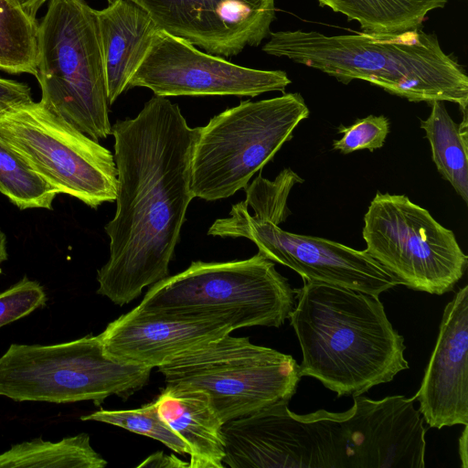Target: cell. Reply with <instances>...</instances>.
I'll use <instances>...</instances> for the list:
<instances>
[{"mask_svg":"<svg viewBox=\"0 0 468 468\" xmlns=\"http://www.w3.org/2000/svg\"><path fill=\"white\" fill-rule=\"evenodd\" d=\"M200 127L176 103L154 95L134 118L112 127L118 188L104 229L110 257L97 272V292L117 305L166 278L189 203L192 158Z\"/></svg>","mask_w":468,"mask_h":468,"instance_id":"obj_1","label":"cell"},{"mask_svg":"<svg viewBox=\"0 0 468 468\" xmlns=\"http://www.w3.org/2000/svg\"><path fill=\"white\" fill-rule=\"evenodd\" d=\"M293 291L298 303L288 319L302 349V377L354 397L410 367L404 337L378 296L314 281Z\"/></svg>","mask_w":468,"mask_h":468,"instance_id":"obj_2","label":"cell"},{"mask_svg":"<svg viewBox=\"0 0 468 468\" xmlns=\"http://www.w3.org/2000/svg\"><path fill=\"white\" fill-rule=\"evenodd\" d=\"M269 36L265 53L319 69L344 84L366 80L412 102L450 101L467 111L465 69L421 27L338 36L298 29Z\"/></svg>","mask_w":468,"mask_h":468,"instance_id":"obj_3","label":"cell"},{"mask_svg":"<svg viewBox=\"0 0 468 468\" xmlns=\"http://www.w3.org/2000/svg\"><path fill=\"white\" fill-rule=\"evenodd\" d=\"M37 50L40 102L96 141L111 135L96 10L84 0H49Z\"/></svg>","mask_w":468,"mask_h":468,"instance_id":"obj_4","label":"cell"},{"mask_svg":"<svg viewBox=\"0 0 468 468\" xmlns=\"http://www.w3.org/2000/svg\"><path fill=\"white\" fill-rule=\"evenodd\" d=\"M296 305L293 289L261 252L240 261H193L153 284L134 310L180 317H227L239 326L280 327Z\"/></svg>","mask_w":468,"mask_h":468,"instance_id":"obj_5","label":"cell"},{"mask_svg":"<svg viewBox=\"0 0 468 468\" xmlns=\"http://www.w3.org/2000/svg\"><path fill=\"white\" fill-rule=\"evenodd\" d=\"M309 113L300 93H285L242 101L211 118L199 128L194 147V197L216 201L245 188Z\"/></svg>","mask_w":468,"mask_h":468,"instance_id":"obj_6","label":"cell"},{"mask_svg":"<svg viewBox=\"0 0 468 468\" xmlns=\"http://www.w3.org/2000/svg\"><path fill=\"white\" fill-rule=\"evenodd\" d=\"M152 369L112 358L99 335L54 345L12 344L0 356V396L99 405L111 396L128 398L144 388Z\"/></svg>","mask_w":468,"mask_h":468,"instance_id":"obj_7","label":"cell"},{"mask_svg":"<svg viewBox=\"0 0 468 468\" xmlns=\"http://www.w3.org/2000/svg\"><path fill=\"white\" fill-rule=\"evenodd\" d=\"M166 385L207 394L224 423L290 401L302 378L290 355L227 334L158 367Z\"/></svg>","mask_w":468,"mask_h":468,"instance_id":"obj_8","label":"cell"},{"mask_svg":"<svg viewBox=\"0 0 468 468\" xmlns=\"http://www.w3.org/2000/svg\"><path fill=\"white\" fill-rule=\"evenodd\" d=\"M0 140L58 194L91 208L115 201L118 179L112 152L40 101L0 113Z\"/></svg>","mask_w":468,"mask_h":468,"instance_id":"obj_9","label":"cell"},{"mask_svg":"<svg viewBox=\"0 0 468 468\" xmlns=\"http://www.w3.org/2000/svg\"><path fill=\"white\" fill-rule=\"evenodd\" d=\"M362 236L365 251L414 291L449 292L468 266L454 233L405 195L378 192L364 216Z\"/></svg>","mask_w":468,"mask_h":468,"instance_id":"obj_10","label":"cell"},{"mask_svg":"<svg viewBox=\"0 0 468 468\" xmlns=\"http://www.w3.org/2000/svg\"><path fill=\"white\" fill-rule=\"evenodd\" d=\"M282 400L222 425L230 468H346V441L336 412L298 415Z\"/></svg>","mask_w":468,"mask_h":468,"instance_id":"obj_11","label":"cell"},{"mask_svg":"<svg viewBox=\"0 0 468 468\" xmlns=\"http://www.w3.org/2000/svg\"><path fill=\"white\" fill-rule=\"evenodd\" d=\"M207 234L246 238L267 259L314 281L379 296L401 282L365 250L324 238L299 235L254 218L244 201L232 206L229 217L218 218Z\"/></svg>","mask_w":468,"mask_h":468,"instance_id":"obj_12","label":"cell"},{"mask_svg":"<svg viewBox=\"0 0 468 468\" xmlns=\"http://www.w3.org/2000/svg\"><path fill=\"white\" fill-rule=\"evenodd\" d=\"M291 82L285 71L236 65L158 29L130 79L128 89L144 87L161 97H256L269 91H284Z\"/></svg>","mask_w":468,"mask_h":468,"instance_id":"obj_13","label":"cell"},{"mask_svg":"<svg viewBox=\"0 0 468 468\" xmlns=\"http://www.w3.org/2000/svg\"><path fill=\"white\" fill-rule=\"evenodd\" d=\"M157 28L207 53L233 57L257 47L271 31L274 0H131Z\"/></svg>","mask_w":468,"mask_h":468,"instance_id":"obj_14","label":"cell"},{"mask_svg":"<svg viewBox=\"0 0 468 468\" xmlns=\"http://www.w3.org/2000/svg\"><path fill=\"white\" fill-rule=\"evenodd\" d=\"M353 399L351 409L336 412L346 441V468L425 467L427 429L413 398Z\"/></svg>","mask_w":468,"mask_h":468,"instance_id":"obj_15","label":"cell"},{"mask_svg":"<svg viewBox=\"0 0 468 468\" xmlns=\"http://www.w3.org/2000/svg\"><path fill=\"white\" fill-rule=\"evenodd\" d=\"M239 328L227 317H180L133 309L98 335L112 358L154 368Z\"/></svg>","mask_w":468,"mask_h":468,"instance_id":"obj_16","label":"cell"},{"mask_svg":"<svg viewBox=\"0 0 468 468\" xmlns=\"http://www.w3.org/2000/svg\"><path fill=\"white\" fill-rule=\"evenodd\" d=\"M413 399L429 427L468 425V285L444 308L435 347Z\"/></svg>","mask_w":468,"mask_h":468,"instance_id":"obj_17","label":"cell"},{"mask_svg":"<svg viewBox=\"0 0 468 468\" xmlns=\"http://www.w3.org/2000/svg\"><path fill=\"white\" fill-rule=\"evenodd\" d=\"M107 98L112 105L128 89L158 30L150 16L131 0H108L96 10Z\"/></svg>","mask_w":468,"mask_h":468,"instance_id":"obj_18","label":"cell"},{"mask_svg":"<svg viewBox=\"0 0 468 468\" xmlns=\"http://www.w3.org/2000/svg\"><path fill=\"white\" fill-rule=\"evenodd\" d=\"M163 420L189 450V468H224L220 418L201 390L166 385L156 399Z\"/></svg>","mask_w":468,"mask_h":468,"instance_id":"obj_19","label":"cell"},{"mask_svg":"<svg viewBox=\"0 0 468 468\" xmlns=\"http://www.w3.org/2000/svg\"><path fill=\"white\" fill-rule=\"evenodd\" d=\"M429 117L420 121L428 139L431 158L437 170L468 202V121L467 111L463 121L456 123L450 116L442 101H433Z\"/></svg>","mask_w":468,"mask_h":468,"instance_id":"obj_20","label":"cell"},{"mask_svg":"<svg viewBox=\"0 0 468 468\" xmlns=\"http://www.w3.org/2000/svg\"><path fill=\"white\" fill-rule=\"evenodd\" d=\"M359 23L364 32L398 33L421 27L427 14L448 0H317Z\"/></svg>","mask_w":468,"mask_h":468,"instance_id":"obj_21","label":"cell"},{"mask_svg":"<svg viewBox=\"0 0 468 468\" xmlns=\"http://www.w3.org/2000/svg\"><path fill=\"white\" fill-rule=\"evenodd\" d=\"M106 465V460L91 447L87 433L56 442L36 438L0 453V468H103Z\"/></svg>","mask_w":468,"mask_h":468,"instance_id":"obj_22","label":"cell"},{"mask_svg":"<svg viewBox=\"0 0 468 468\" xmlns=\"http://www.w3.org/2000/svg\"><path fill=\"white\" fill-rule=\"evenodd\" d=\"M37 26L12 0H0V69L12 74L36 76Z\"/></svg>","mask_w":468,"mask_h":468,"instance_id":"obj_23","label":"cell"},{"mask_svg":"<svg viewBox=\"0 0 468 468\" xmlns=\"http://www.w3.org/2000/svg\"><path fill=\"white\" fill-rule=\"evenodd\" d=\"M0 192L19 209H52L58 191L0 140Z\"/></svg>","mask_w":468,"mask_h":468,"instance_id":"obj_24","label":"cell"},{"mask_svg":"<svg viewBox=\"0 0 468 468\" xmlns=\"http://www.w3.org/2000/svg\"><path fill=\"white\" fill-rule=\"evenodd\" d=\"M80 420H96L118 426L159 441L179 454H189L186 443L161 417L156 400L133 410H100L81 416Z\"/></svg>","mask_w":468,"mask_h":468,"instance_id":"obj_25","label":"cell"},{"mask_svg":"<svg viewBox=\"0 0 468 468\" xmlns=\"http://www.w3.org/2000/svg\"><path fill=\"white\" fill-rule=\"evenodd\" d=\"M303 182V179L290 168L283 169L273 181L262 177L260 173L246 186L244 202L253 208L254 218L279 226L290 214L287 198L291 189L294 185Z\"/></svg>","mask_w":468,"mask_h":468,"instance_id":"obj_26","label":"cell"},{"mask_svg":"<svg viewBox=\"0 0 468 468\" xmlns=\"http://www.w3.org/2000/svg\"><path fill=\"white\" fill-rule=\"evenodd\" d=\"M337 133L343 135L333 142L334 150L344 154L365 149L373 152L383 146L389 133V121L383 115H369L350 126H339Z\"/></svg>","mask_w":468,"mask_h":468,"instance_id":"obj_27","label":"cell"},{"mask_svg":"<svg viewBox=\"0 0 468 468\" xmlns=\"http://www.w3.org/2000/svg\"><path fill=\"white\" fill-rule=\"evenodd\" d=\"M43 287L27 277L0 292V327L15 322L45 305Z\"/></svg>","mask_w":468,"mask_h":468,"instance_id":"obj_28","label":"cell"},{"mask_svg":"<svg viewBox=\"0 0 468 468\" xmlns=\"http://www.w3.org/2000/svg\"><path fill=\"white\" fill-rule=\"evenodd\" d=\"M29 101H32V96L27 84L0 78V113L12 106Z\"/></svg>","mask_w":468,"mask_h":468,"instance_id":"obj_29","label":"cell"},{"mask_svg":"<svg viewBox=\"0 0 468 468\" xmlns=\"http://www.w3.org/2000/svg\"><path fill=\"white\" fill-rule=\"evenodd\" d=\"M137 467H188L189 463L181 461L175 455H165L164 453L155 452L146 458Z\"/></svg>","mask_w":468,"mask_h":468,"instance_id":"obj_30","label":"cell"},{"mask_svg":"<svg viewBox=\"0 0 468 468\" xmlns=\"http://www.w3.org/2000/svg\"><path fill=\"white\" fill-rule=\"evenodd\" d=\"M22 10L29 16L36 18V15L41 5L47 0H14Z\"/></svg>","mask_w":468,"mask_h":468,"instance_id":"obj_31","label":"cell"},{"mask_svg":"<svg viewBox=\"0 0 468 468\" xmlns=\"http://www.w3.org/2000/svg\"><path fill=\"white\" fill-rule=\"evenodd\" d=\"M467 425H464V430L463 431V433L461 434V437L459 439V454H460V459L462 461V466L463 468H467L468 467V463H467V461H468V458H467Z\"/></svg>","mask_w":468,"mask_h":468,"instance_id":"obj_32","label":"cell"},{"mask_svg":"<svg viewBox=\"0 0 468 468\" xmlns=\"http://www.w3.org/2000/svg\"><path fill=\"white\" fill-rule=\"evenodd\" d=\"M6 250V237L5 233L0 230V263L7 260Z\"/></svg>","mask_w":468,"mask_h":468,"instance_id":"obj_33","label":"cell"},{"mask_svg":"<svg viewBox=\"0 0 468 468\" xmlns=\"http://www.w3.org/2000/svg\"><path fill=\"white\" fill-rule=\"evenodd\" d=\"M2 272V270L0 269V273Z\"/></svg>","mask_w":468,"mask_h":468,"instance_id":"obj_34","label":"cell"},{"mask_svg":"<svg viewBox=\"0 0 468 468\" xmlns=\"http://www.w3.org/2000/svg\"><path fill=\"white\" fill-rule=\"evenodd\" d=\"M12 1H14V0H12ZM14 2H15V1H14Z\"/></svg>","mask_w":468,"mask_h":468,"instance_id":"obj_35","label":"cell"}]
</instances>
